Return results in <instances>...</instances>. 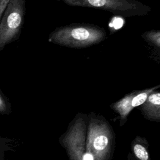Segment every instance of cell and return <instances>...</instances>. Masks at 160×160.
<instances>
[{
  "label": "cell",
  "mask_w": 160,
  "mask_h": 160,
  "mask_svg": "<svg viewBox=\"0 0 160 160\" xmlns=\"http://www.w3.org/2000/svg\"><path fill=\"white\" fill-rule=\"evenodd\" d=\"M106 37L105 30L99 26L72 24L56 28L49 34L48 41L61 46L79 49L99 44Z\"/></svg>",
  "instance_id": "6da1fadb"
},
{
  "label": "cell",
  "mask_w": 160,
  "mask_h": 160,
  "mask_svg": "<svg viewBox=\"0 0 160 160\" xmlns=\"http://www.w3.org/2000/svg\"><path fill=\"white\" fill-rule=\"evenodd\" d=\"M26 0H11L0 21V52L18 41L22 32L26 16Z\"/></svg>",
  "instance_id": "7a4b0ae2"
},
{
  "label": "cell",
  "mask_w": 160,
  "mask_h": 160,
  "mask_svg": "<svg viewBox=\"0 0 160 160\" xmlns=\"http://www.w3.org/2000/svg\"><path fill=\"white\" fill-rule=\"evenodd\" d=\"M74 7L99 9L114 14L129 17L147 14L150 7L134 0H56Z\"/></svg>",
  "instance_id": "3957f363"
},
{
  "label": "cell",
  "mask_w": 160,
  "mask_h": 160,
  "mask_svg": "<svg viewBox=\"0 0 160 160\" xmlns=\"http://www.w3.org/2000/svg\"><path fill=\"white\" fill-rule=\"evenodd\" d=\"M110 140L108 134L99 127L91 125L89 134V148L92 155H95L97 159L98 156L99 157L107 152L109 146Z\"/></svg>",
  "instance_id": "277c9868"
},
{
  "label": "cell",
  "mask_w": 160,
  "mask_h": 160,
  "mask_svg": "<svg viewBox=\"0 0 160 160\" xmlns=\"http://www.w3.org/2000/svg\"><path fill=\"white\" fill-rule=\"evenodd\" d=\"M144 116L151 121L160 120V92H151L142 104Z\"/></svg>",
  "instance_id": "5b68a950"
},
{
  "label": "cell",
  "mask_w": 160,
  "mask_h": 160,
  "mask_svg": "<svg viewBox=\"0 0 160 160\" xmlns=\"http://www.w3.org/2000/svg\"><path fill=\"white\" fill-rule=\"evenodd\" d=\"M142 37L149 44L160 50V30L145 32L142 34Z\"/></svg>",
  "instance_id": "8992f818"
},
{
  "label": "cell",
  "mask_w": 160,
  "mask_h": 160,
  "mask_svg": "<svg viewBox=\"0 0 160 160\" xmlns=\"http://www.w3.org/2000/svg\"><path fill=\"white\" fill-rule=\"evenodd\" d=\"M133 151L139 160H149V154L146 149L140 144H136L133 148Z\"/></svg>",
  "instance_id": "52a82bcc"
},
{
  "label": "cell",
  "mask_w": 160,
  "mask_h": 160,
  "mask_svg": "<svg viewBox=\"0 0 160 160\" xmlns=\"http://www.w3.org/2000/svg\"><path fill=\"white\" fill-rule=\"evenodd\" d=\"M123 25V19L121 18H116L114 21H112V23L110 24L111 26H112L115 29H119L122 27Z\"/></svg>",
  "instance_id": "ba28073f"
},
{
  "label": "cell",
  "mask_w": 160,
  "mask_h": 160,
  "mask_svg": "<svg viewBox=\"0 0 160 160\" xmlns=\"http://www.w3.org/2000/svg\"><path fill=\"white\" fill-rule=\"evenodd\" d=\"M11 0H0V21L3 14L4 11L7 8Z\"/></svg>",
  "instance_id": "9c48e42d"
},
{
  "label": "cell",
  "mask_w": 160,
  "mask_h": 160,
  "mask_svg": "<svg viewBox=\"0 0 160 160\" xmlns=\"http://www.w3.org/2000/svg\"><path fill=\"white\" fill-rule=\"evenodd\" d=\"M82 160H94V156L89 152H86L83 154Z\"/></svg>",
  "instance_id": "30bf717a"
}]
</instances>
